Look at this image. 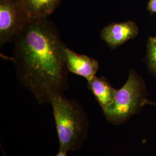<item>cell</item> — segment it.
Listing matches in <instances>:
<instances>
[{
	"instance_id": "11",
	"label": "cell",
	"mask_w": 156,
	"mask_h": 156,
	"mask_svg": "<svg viewBox=\"0 0 156 156\" xmlns=\"http://www.w3.org/2000/svg\"><path fill=\"white\" fill-rule=\"evenodd\" d=\"M67 153L64 151H59L58 153H57L56 156H67Z\"/></svg>"
},
{
	"instance_id": "2",
	"label": "cell",
	"mask_w": 156,
	"mask_h": 156,
	"mask_svg": "<svg viewBox=\"0 0 156 156\" xmlns=\"http://www.w3.org/2000/svg\"><path fill=\"white\" fill-rule=\"evenodd\" d=\"M50 104L56 123L59 151H69L79 149L86 140L89 129L87 116L78 104L62 95L53 97Z\"/></svg>"
},
{
	"instance_id": "5",
	"label": "cell",
	"mask_w": 156,
	"mask_h": 156,
	"mask_svg": "<svg viewBox=\"0 0 156 156\" xmlns=\"http://www.w3.org/2000/svg\"><path fill=\"white\" fill-rule=\"evenodd\" d=\"M138 32L139 30L136 23L129 20L106 26L101 31L100 37L111 49H114L134 38L138 34Z\"/></svg>"
},
{
	"instance_id": "4",
	"label": "cell",
	"mask_w": 156,
	"mask_h": 156,
	"mask_svg": "<svg viewBox=\"0 0 156 156\" xmlns=\"http://www.w3.org/2000/svg\"><path fill=\"white\" fill-rule=\"evenodd\" d=\"M30 19L20 0H0V46L14 41Z\"/></svg>"
},
{
	"instance_id": "12",
	"label": "cell",
	"mask_w": 156,
	"mask_h": 156,
	"mask_svg": "<svg viewBox=\"0 0 156 156\" xmlns=\"http://www.w3.org/2000/svg\"><path fill=\"white\" fill-rule=\"evenodd\" d=\"M146 105H151L156 106V102H154L147 100V101H146Z\"/></svg>"
},
{
	"instance_id": "7",
	"label": "cell",
	"mask_w": 156,
	"mask_h": 156,
	"mask_svg": "<svg viewBox=\"0 0 156 156\" xmlns=\"http://www.w3.org/2000/svg\"><path fill=\"white\" fill-rule=\"evenodd\" d=\"M62 0H20L23 9L30 20L48 18Z\"/></svg>"
},
{
	"instance_id": "13",
	"label": "cell",
	"mask_w": 156,
	"mask_h": 156,
	"mask_svg": "<svg viewBox=\"0 0 156 156\" xmlns=\"http://www.w3.org/2000/svg\"><path fill=\"white\" fill-rule=\"evenodd\" d=\"M155 38H156V37H155Z\"/></svg>"
},
{
	"instance_id": "8",
	"label": "cell",
	"mask_w": 156,
	"mask_h": 156,
	"mask_svg": "<svg viewBox=\"0 0 156 156\" xmlns=\"http://www.w3.org/2000/svg\"><path fill=\"white\" fill-rule=\"evenodd\" d=\"M88 87L102 109H104L112 102L116 89L104 77L94 76L88 82Z\"/></svg>"
},
{
	"instance_id": "10",
	"label": "cell",
	"mask_w": 156,
	"mask_h": 156,
	"mask_svg": "<svg viewBox=\"0 0 156 156\" xmlns=\"http://www.w3.org/2000/svg\"><path fill=\"white\" fill-rule=\"evenodd\" d=\"M147 9L151 14L156 13V0H149L147 6Z\"/></svg>"
},
{
	"instance_id": "6",
	"label": "cell",
	"mask_w": 156,
	"mask_h": 156,
	"mask_svg": "<svg viewBox=\"0 0 156 156\" xmlns=\"http://www.w3.org/2000/svg\"><path fill=\"white\" fill-rule=\"evenodd\" d=\"M66 56L68 71L85 78L89 82L98 70V61L89 56L79 55L66 47Z\"/></svg>"
},
{
	"instance_id": "3",
	"label": "cell",
	"mask_w": 156,
	"mask_h": 156,
	"mask_svg": "<svg viewBox=\"0 0 156 156\" xmlns=\"http://www.w3.org/2000/svg\"><path fill=\"white\" fill-rule=\"evenodd\" d=\"M147 91L142 78L133 70L122 88L116 90L111 104L103 109L107 121L113 125L126 122L146 105Z\"/></svg>"
},
{
	"instance_id": "9",
	"label": "cell",
	"mask_w": 156,
	"mask_h": 156,
	"mask_svg": "<svg viewBox=\"0 0 156 156\" xmlns=\"http://www.w3.org/2000/svg\"><path fill=\"white\" fill-rule=\"evenodd\" d=\"M147 60L151 72L156 75V38L149 37L147 43Z\"/></svg>"
},
{
	"instance_id": "1",
	"label": "cell",
	"mask_w": 156,
	"mask_h": 156,
	"mask_svg": "<svg viewBox=\"0 0 156 156\" xmlns=\"http://www.w3.org/2000/svg\"><path fill=\"white\" fill-rule=\"evenodd\" d=\"M66 48L48 18L30 20L14 41L17 78L40 104H50L68 88Z\"/></svg>"
}]
</instances>
